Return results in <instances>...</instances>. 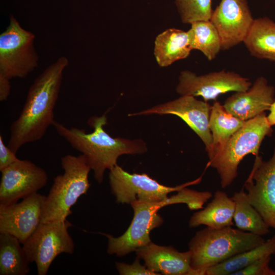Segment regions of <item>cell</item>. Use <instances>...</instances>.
<instances>
[{"mask_svg": "<svg viewBox=\"0 0 275 275\" xmlns=\"http://www.w3.org/2000/svg\"><path fill=\"white\" fill-rule=\"evenodd\" d=\"M68 64L67 58H59L30 87L22 111L10 128L8 146L15 153L24 145L42 139L52 125L63 73Z\"/></svg>", "mask_w": 275, "mask_h": 275, "instance_id": "cell-1", "label": "cell"}, {"mask_svg": "<svg viewBox=\"0 0 275 275\" xmlns=\"http://www.w3.org/2000/svg\"><path fill=\"white\" fill-rule=\"evenodd\" d=\"M88 123L93 128V132L87 133L84 129L69 128L55 120L52 126L59 135L85 156L95 180L99 183L103 181L105 170H110L116 165L120 156L141 154L147 150L142 140L111 136L104 129L107 124L105 114L90 117Z\"/></svg>", "mask_w": 275, "mask_h": 275, "instance_id": "cell-2", "label": "cell"}, {"mask_svg": "<svg viewBox=\"0 0 275 275\" xmlns=\"http://www.w3.org/2000/svg\"><path fill=\"white\" fill-rule=\"evenodd\" d=\"M212 196L210 191H199L186 187L161 201L133 202L130 205L133 210V218L126 231L118 237L102 233L107 238V253L123 257L151 242L150 232L163 222L157 213L162 207L171 204H185L190 210L201 209Z\"/></svg>", "mask_w": 275, "mask_h": 275, "instance_id": "cell-3", "label": "cell"}, {"mask_svg": "<svg viewBox=\"0 0 275 275\" xmlns=\"http://www.w3.org/2000/svg\"><path fill=\"white\" fill-rule=\"evenodd\" d=\"M259 235L232 226L206 227L195 234L189 243L194 275H205L209 268L263 243Z\"/></svg>", "mask_w": 275, "mask_h": 275, "instance_id": "cell-4", "label": "cell"}, {"mask_svg": "<svg viewBox=\"0 0 275 275\" xmlns=\"http://www.w3.org/2000/svg\"><path fill=\"white\" fill-rule=\"evenodd\" d=\"M64 173L53 179L45 197L41 223L65 221L72 213L71 207L88 191L91 170L85 156L68 154L61 158Z\"/></svg>", "mask_w": 275, "mask_h": 275, "instance_id": "cell-5", "label": "cell"}, {"mask_svg": "<svg viewBox=\"0 0 275 275\" xmlns=\"http://www.w3.org/2000/svg\"><path fill=\"white\" fill-rule=\"evenodd\" d=\"M271 127L265 112L245 121L223 150L209 160L207 166L216 169L223 188L230 186L237 177L238 166L246 155H259L263 139L272 133Z\"/></svg>", "mask_w": 275, "mask_h": 275, "instance_id": "cell-6", "label": "cell"}, {"mask_svg": "<svg viewBox=\"0 0 275 275\" xmlns=\"http://www.w3.org/2000/svg\"><path fill=\"white\" fill-rule=\"evenodd\" d=\"M6 29L0 35V77L10 80L26 77L38 66L35 35L23 29L10 15Z\"/></svg>", "mask_w": 275, "mask_h": 275, "instance_id": "cell-7", "label": "cell"}, {"mask_svg": "<svg viewBox=\"0 0 275 275\" xmlns=\"http://www.w3.org/2000/svg\"><path fill=\"white\" fill-rule=\"evenodd\" d=\"M71 226L67 219L41 223L22 244L29 261L36 263L38 275H46L59 255L74 253V243L68 232Z\"/></svg>", "mask_w": 275, "mask_h": 275, "instance_id": "cell-8", "label": "cell"}, {"mask_svg": "<svg viewBox=\"0 0 275 275\" xmlns=\"http://www.w3.org/2000/svg\"><path fill=\"white\" fill-rule=\"evenodd\" d=\"M109 183L118 203L130 204L136 200L159 202L168 198V194L184 187L199 184L202 176L189 182L170 187L160 184L147 174H130L117 164L109 170Z\"/></svg>", "mask_w": 275, "mask_h": 275, "instance_id": "cell-9", "label": "cell"}, {"mask_svg": "<svg viewBox=\"0 0 275 275\" xmlns=\"http://www.w3.org/2000/svg\"><path fill=\"white\" fill-rule=\"evenodd\" d=\"M243 188L251 204L268 226L275 230V147L267 160L255 156Z\"/></svg>", "mask_w": 275, "mask_h": 275, "instance_id": "cell-10", "label": "cell"}, {"mask_svg": "<svg viewBox=\"0 0 275 275\" xmlns=\"http://www.w3.org/2000/svg\"><path fill=\"white\" fill-rule=\"evenodd\" d=\"M251 85L249 79L232 71L222 70L197 75L185 70L179 76L176 91L181 96H201L207 102L229 92L245 91Z\"/></svg>", "mask_w": 275, "mask_h": 275, "instance_id": "cell-11", "label": "cell"}, {"mask_svg": "<svg viewBox=\"0 0 275 275\" xmlns=\"http://www.w3.org/2000/svg\"><path fill=\"white\" fill-rule=\"evenodd\" d=\"M1 172L0 205L13 204L38 193L48 179L44 169L28 160L19 159Z\"/></svg>", "mask_w": 275, "mask_h": 275, "instance_id": "cell-12", "label": "cell"}, {"mask_svg": "<svg viewBox=\"0 0 275 275\" xmlns=\"http://www.w3.org/2000/svg\"><path fill=\"white\" fill-rule=\"evenodd\" d=\"M211 106L206 101L190 95L180 97L158 104L140 112L130 113L128 116L143 115H173L181 118L204 143L207 154L211 149L212 135L209 128Z\"/></svg>", "mask_w": 275, "mask_h": 275, "instance_id": "cell-13", "label": "cell"}, {"mask_svg": "<svg viewBox=\"0 0 275 275\" xmlns=\"http://www.w3.org/2000/svg\"><path fill=\"white\" fill-rule=\"evenodd\" d=\"M254 19L246 0H221L210 21L218 33L222 49L226 50L244 42Z\"/></svg>", "mask_w": 275, "mask_h": 275, "instance_id": "cell-14", "label": "cell"}, {"mask_svg": "<svg viewBox=\"0 0 275 275\" xmlns=\"http://www.w3.org/2000/svg\"><path fill=\"white\" fill-rule=\"evenodd\" d=\"M45 196L38 193L10 205H0V233L16 237L23 244L41 223Z\"/></svg>", "mask_w": 275, "mask_h": 275, "instance_id": "cell-15", "label": "cell"}, {"mask_svg": "<svg viewBox=\"0 0 275 275\" xmlns=\"http://www.w3.org/2000/svg\"><path fill=\"white\" fill-rule=\"evenodd\" d=\"M275 89L260 76L245 91L236 92L225 101L224 107L243 121L251 119L269 110L274 100Z\"/></svg>", "mask_w": 275, "mask_h": 275, "instance_id": "cell-16", "label": "cell"}, {"mask_svg": "<svg viewBox=\"0 0 275 275\" xmlns=\"http://www.w3.org/2000/svg\"><path fill=\"white\" fill-rule=\"evenodd\" d=\"M135 252L147 268L158 274L194 275L189 250L181 252L171 246H160L150 242Z\"/></svg>", "mask_w": 275, "mask_h": 275, "instance_id": "cell-17", "label": "cell"}, {"mask_svg": "<svg viewBox=\"0 0 275 275\" xmlns=\"http://www.w3.org/2000/svg\"><path fill=\"white\" fill-rule=\"evenodd\" d=\"M235 203L231 197L221 190L216 191L207 205L194 213L189 221L190 228L201 225L212 229L232 226Z\"/></svg>", "mask_w": 275, "mask_h": 275, "instance_id": "cell-18", "label": "cell"}, {"mask_svg": "<svg viewBox=\"0 0 275 275\" xmlns=\"http://www.w3.org/2000/svg\"><path fill=\"white\" fill-rule=\"evenodd\" d=\"M191 50L187 32L182 30L168 29L155 40L154 54L160 67H167L187 58Z\"/></svg>", "mask_w": 275, "mask_h": 275, "instance_id": "cell-19", "label": "cell"}, {"mask_svg": "<svg viewBox=\"0 0 275 275\" xmlns=\"http://www.w3.org/2000/svg\"><path fill=\"white\" fill-rule=\"evenodd\" d=\"M245 121L228 112L218 102L213 103L209 118L212 139L211 149L208 154L209 160L223 150L231 136L243 126Z\"/></svg>", "mask_w": 275, "mask_h": 275, "instance_id": "cell-20", "label": "cell"}, {"mask_svg": "<svg viewBox=\"0 0 275 275\" xmlns=\"http://www.w3.org/2000/svg\"><path fill=\"white\" fill-rule=\"evenodd\" d=\"M243 43L252 56L275 62V22L267 17L254 19Z\"/></svg>", "mask_w": 275, "mask_h": 275, "instance_id": "cell-21", "label": "cell"}, {"mask_svg": "<svg viewBox=\"0 0 275 275\" xmlns=\"http://www.w3.org/2000/svg\"><path fill=\"white\" fill-rule=\"evenodd\" d=\"M20 242L8 233H0V275H25L29 261Z\"/></svg>", "mask_w": 275, "mask_h": 275, "instance_id": "cell-22", "label": "cell"}, {"mask_svg": "<svg viewBox=\"0 0 275 275\" xmlns=\"http://www.w3.org/2000/svg\"><path fill=\"white\" fill-rule=\"evenodd\" d=\"M231 198L235 203L233 222L237 229L261 236L270 232V228L251 204L243 188Z\"/></svg>", "mask_w": 275, "mask_h": 275, "instance_id": "cell-23", "label": "cell"}, {"mask_svg": "<svg viewBox=\"0 0 275 275\" xmlns=\"http://www.w3.org/2000/svg\"><path fill=\"white\" fill-rule=\"evenodd\" d=\"M275 254V234L262 244L207 269L205 275H232L264 257Z\"/></svg>", "mask_w": 275, "mask_h": 275, "instance_id": "cell-24", "label": "cell"}, {"mask_svg": "<svg viewBox=\"0 0 275 275\" xmlns=\"http://www.w3.org/2000/svg\"><path fill=\"white\" fill-rule=\"evenodd\" d=\"M187 31L191 49L202 52L209 61L215 58L222 49L218 33L210 20L198 21L192 23Z\"/></svg>", "mask_w": 275, "mask_h": 275, "instance_id": "cell-25", "label": "cell"}, {"mask_svg": "<svg viewBox=\"0 0 275 275\" xmlns=\"http://www.w3.org/2000/svg\"><path fill=\"white\" fill-rule=\"evenodd\" d=\"M184 23L210 20L213 11L212 0H175Z\"/></svg>", "mask_w": 275, "mask_h": 275, "instance_id": "cell-26", "label": "cell"}, {"mask_svg": "<svg viewBox=\"0 0 275 275\" xmlns=\"http://www.w3.org/2000/svg\"><path fill=\"white\" fill-rule=\"evenodd\" d=\"M271 256L260 258L232 275H275V270L269 266Z\"/></svg>", "mask_w": 275, "mask_h": 275, "instance_id": "cell-27", "label": "cell"}, {"mask_svg": "<svg viewBox=\"0 0 275 275\" xmlns=\"http://www.w3.org/2000/svg\"><path fill=\"white\" fill-rule=\"evenodd\" d=\"M140 259L137 257L134 262L131 264L116 262V269L121 275L158 274L149 270L145 265H141L140 262Z\"/></svg>", "mask_w": 275, "mask_h": 275, "instance_id": "cell-28", "label": "cell"}, {"mask_svg": "<svg viewBox=\"0 0 275 275\" xmlns=\"http://www.w3.org/2000/svg\"><path fill=\"white\" fill-rule=\"evenodd\" d=\"M16 153L12 151L8 145L4 142L3 136L0 135V171L6 169L19 158L17 157Z\"/></svg>", "mask_w": 275, "mask_h": 275, "instance_id": "cell-29", "label": "cell"}, {"mask_svg": "<svg viewBox=\"0 0 275 275\" xmlns=\"http://www.w3.org/2000/svg\"><path fill=\"white\" fill-rule=\"evenodd\" d=\"M11 91L10 80L0 77V101H4L7 100Z\"/></svg>", "mask_w": 275, "mask_h": 275, "instance_id": "cell-30", "label": "cell"}, {"mask_svg": "<svg viewBox=\"0 0 275 275\" xmlns=\"http://www.w3.org/2000/svg\"><path fill=\"white\" fill-rule=\"evenodd\" d=\"M269 113L267 118L270 125L272 126L275 125V100L273 101L269 108Z\"/></svg>", "mask_w": 275, "mask_h": 275, "instance_id": "cell-31", "label": "cell"}]
</instances>
